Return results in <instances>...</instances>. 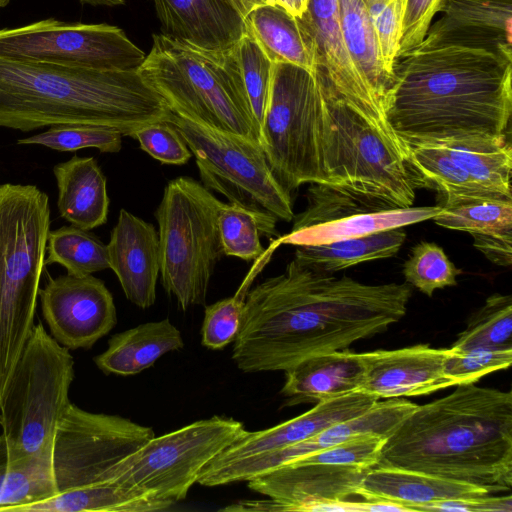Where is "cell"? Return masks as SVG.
Listing matches in <instances>:
<instances>
[{
  "label": "cell",
  "instance_id": "obj_1",
  "mask_svg": "<svg viewBox=\"0 0 512 512\" xmlns=\"http://www.w3.org/2000/svg\"><path fill=\"white\" fill-rule=\"evenodd\" d=\"M405 283L364 284L294 258L283 273L248 290L232 359L245 373L279 371L318 353L382 333L407 311Z\"/></svg>",
  "mask_w": 512,
  "mask_h": 512
},
{
  "label": "cell",
  "instance_id": "obj_2",
  "mask_svg": "<svg viewBox=\"0 0 512 512\" xmlns=\"http://www.w3.org/2000/svg\"><path fill=\"white\" fill-rule=\"evenodd\" d=\"M512 61L453 44L425 45L398 58L386 118L407 145L506 135Z\"/></svg>",
  "mask_w": 512,
  "mask_h": 512
},
{
  "label": "cell",
  "instance_id": "obj_3",
  "mask_svg": "<svg viewBox=\"0 0 512 512\" xmlns=\"http://www.w3.org/2000/svg\"><path fill=\"white\" fill-rule=\"evenodd\" d=\"M418 405L386 439L377 465L466 482L512 486V393L474 383Z\"/></svg>",
  "mask_w": 512,
  "mask_h": 512
},
{
  "label": "cell",
  "instance_id": "obj_4",
  "mask_svg": "<svg viewBox=\"0 0 512 512\" xmlns=\"http://www.w3.org/2000/svg\"><path fill=\"white\" fill-rule=\"evenodd\" d=\"M173 112L138 70L70 67L0 56V127L30 132L60 124L129 136Z\"/></svg>",
  "mask_w": 512,
  "mask_h": 512
},
{
  "label": "cell",
  "instance_id": "obj_5",
  "mask_svg": "<svg viewBox=\"0 0 512 512\" xmlns=\"http://www.w3.org/2000/svg\"><path fill=\"white\" fill-rule=\"evenodd\" d=\"M170 110L187 120L259 143L234 47L203 50L164 34L138 69Z\"/></svg>",
  "mask_w": 512,
  "mask_h": 512
},
{
  "label": "cell",
  "instance_id": "obj_6",
  "mask_svg": "<svg viewBox=\"0 0 512 512\" xmlns=\"http://www.w3.org/2000/svg\"><path fill=\"white\" fill-rule=\"evenodd\" d=\"M50 204L31 184H0V404L34 326Z\"/></svg>",
  "mask_w": 512,
  "mask_h": 512
},
{
  "label": "cell",
  "instance_id": "obj_7",
  "mask_svg": "<svg viewBox=\"0 0 512 512\" xmlns=\"http://www.w3.org/2000/svg\"><path fill=\"white\" fill-rule=\"evenodd\" d=\"M316 78L323 100V158L330 184L398 207L412 206L416 184L408 165V145L342 101L320 69Z\"/></svg>",
  "mask_w": 512,
  "mask_h": 512
},
{
  "label": "cell",
  "instance_id": "obj_8",
  "mask_svg": "<svg viewBox=\"0 0 512 512\" xmlns=\"http://www.w3.org/2000/svg\"><path fill=\"white\" fill-rule=\"evenodd\" d=\"M70 350L34 324L0 404V426L15 459L51 458L56 429L72 403Z\"/></svg>",
  "mask_w": 512,
  "mask_h": 512
},
{
  "label": "cell",
  "instance_id": "obj_9",
  "mask_svg": "<svg viewBox=\"0 0 512 512\" xmlns=\"http://www.w3.org/2000/svg\"><path fill=\"white\" fill-rule=\"evenodd\" d=\"M222 203L204 185L180 176L168 182L156 209L162 285L184 311L205 304L224 255L218 227Z\"/></svg>",
  "mask_w": 512,
  "mask_h": 512
},
{
  "label": "cell",
  "instance_id": "obj_10",
  "mask_svg": "<svg viewBox=\"0 0 512 512\" xmlns=\"http://www.w3.org/2000/svg\"><path fill=\"white\" fill-rule=\"evenodd\" d=\"M323 100L316 74L273 63L259 145L282 187L291 194L305 183H328L323 158Z\"/></svg>",
  "mask_w": 512,
  "mask_h": 512
},
{
  "label": "cell",
  "instance_id": "obj_11",
  "mask_svg": "<svg viewBox=\"0 0 512 512\" xmlns=\"http://www.w3.org/2000/svg\"><path fill=\"white\" fill-rule=\"evenodd\" d=\"M170 122L195 156L199 175L208 190L229 203L253 212L268 237L279 236L278 220L294 218L291 194L272 173L259 143L221 132L172 114Z\"/></svg>",
  "mask_w": 512,
  "mask_h": 512
},
{
  "label": "cell",
  "instance_id": "obj_12",
  "mask_svg": "<svg viewBox=\"0 0 512 512\" xmlns=\"http://www.w3.org/2000/svg\"><path fill=\"white\" fill-rule=\"evenodd\" d=\"M247 431L242 422L215 415L153 436L112 468L106 484L175 504L186 498L204 469Z\"/></svg>",
  "mask_w": 512,
  "mask_h": 512
},
{
  "label": "cell",
  "instance_id": "obj_13",
  "mask_svg": "<svg viewBox=\"0 0 512 512\" xmlns=\"http://www.w3.org/2000/svg\"><path fill=\"white\" fill-rule=\"evenodd\" d=\"M153 436L151 427L71 403L51 451L56 494L106 484L112 468Z\"/></svg>",
  "mask_w": 512,
  "mask_h": 512
},
{
  "label": "cell",
  "instance_id": "obj_14",
  "mask_svg": "<svg viewBox=\"0 0 512 512\" xmlns=\"http://www.w3.org/2000/svg\"><path fill=\"white\" fill-rule=\"evenodd\" d=\"M0 56L122 71L138 70L146 57L117 26L55 18L0 29Z\"/></svg>",
  "mask_w": 512,
  "mask_h": 512
},
{
  "label": "cell",
  "instance_id": "obj_15",
  "mask_svg": "<svg viewBox=\"0 0 512 512\" xmlns=\"http://www.w3.org/2000/svg\"><path fill=\"white\" fill-rule=\"evenodd\" d=\"M418 405L399 398L379 399L364 413L331 425L293 445L220 465H208L197 483L216 487L248 480L270 472L298 458L326 449L362 434L388 438Z\"/></svg>",
  "mask_w": 512,
  "mask_h": 512
},
{
  "label": "cell",
  "instance_id": "obj_16",
  "mask_svg": "<svg viewBox=\"0 0 512 512\" xmlns=\"http://www.w3.org/2000/svg\"><path fill=\"white\" fill-rule=\"evenodd\" d=\"M39 298L50 334L69 350L91 348L117 323L112 294L92 274L49 276Z\"/></svg>",
  "mask_w": 512,
  "mask_h": 512
},
{
  "label": "cell",
  "instance_id": "obj_17",
  "mask_svg": "<svg viewBox=\"0 0 512 512\" xmlns=\"http://www.w3.org/2000/svg\"><path fill=\"white\" fill-rule=\"evenodd\" d=\"M369 469L358 466L293 461L247 481L268 499L249 500L251 512H309L316 503L358 496Z\"/></svg>",
  "mask_w": 512,
  "mask_h": 512
},
{
  "label": "cell",
  "instance_id": "obj_18",
  "mask_svg": "<svg viewBox=\"0 0 512 512\" xmlns=\"http://www.w3.org/2000/svg\"><path fill=\"white\" fill-rule=\"evenodd\" d=\"M299 19L314 38L319 69L336 95L373 125L396 135L347 51L338 0H309Z\"/></svg>",
  "mask_w": 512,
  "mask_h": 512
},
{
  "label": "cell",
  "instance_id": "obj_19",
  "mask_svg": "<svg viewBox=\"0 0 512 512\" xmlns=\"http://www.w3.org/2000/svg\"><path fill=\"white\" fill-rule=\"evenodd\" d=\"M162 34L209 51L232 49L246 30L249 0H153Z\"/></svg>",
  "mask_w": 512,
  "mask_h": 512
},
{
  "label": "cell",
  "instance_id": "obj_20",
  "mask_svg": "<svg viewBox=\"0 0 512 512\" xmlns=\"http://www.w3.org/2000/svg\"><path fill=\"white\" fill-rule=\"evenodd\" d=\"M448 352L426 344L364 352L366 370L361 391L387 399L426 395L455 386L444 373Z\"/></svg>",
  "mask_w": 512,
  "mask_h": 512
},
{
  "label": "cell",
  "instance_id": "obj_21",
  "mask_svg": "<svg viewBox=\"0 0 512 512\" xmlns=\"http://www.w3.org/2000/svg\"><path fill=\"white\" fill-rule=\"evenodd\" d=\"M107 246L109 268L126 298L142 309L156 300L160 275V246L153 224L121 209Z\"/></svg>",
  "mask_w": 512,
  "mask_h": 512
},
{
  "label": "cell",
  "instance_id": "obj_22",
  "mask_svg": "<svg viewBox=\"0 0 512 512\" xmlns=\"http://www.w3.org/2000/svg\"><path fill=\"white\" fill-rule=\"evenodd\" d=\"M422 44L485 49L512 61V0H445Z\"/></svg>",
  "mask_w": 512,
  "mask_h": 512
},
{
  "label": "cell",
  "instance_id": "obj_23",
  "mask_svg": "<svg viewBox=\"0 0 512 512\" xmlns=\"http://www.w3.org/2000/svg\"><path fill=\"white\" fill-rule=\"evenodd\" d=\"M377 400L372 394L357 391L318 402L307 412L276 426L260 431H247L209 465L225 464L301 442L331 425L361 415Z\"/></svg>",
  "mask_w": 512,
  "mask_h": 512
},
{
  "label": "cell",
  "instance_id": "obj_24",
  "mask_svg": "<svg viewBox=\"0 0 512 512\" xmlns=\"http://www.w3.org/2000/svg\"><path fill=\"white\" fill-rule=\"evenodd\" d=\"M365 370L363 353L344 349L314 354L285 370L281 394L286 406L338 398L361 391Z\"/></svg>",
  "mask_w": 512,
  "mask_h": 512
},
{
  "label": "cell",
  "instance_id": "obj_25",
  "mask_svg": "<svg viewBox=\"0 0 512 512\" xmlns=\"http://www.w3.org/2000/svg\"><path fill=\"white\" fill-rule=\"evenodd\" d=\"M488 494V489L474 484L384 465L365 473L358 492L364 500L394 502L407 511H420L422 506L436 501Z\"/></svg>",
  "mask_w": 512,
  "mask_h": 512
},
{
  "label": "cell",
  "instance_id": "obj_26",
  "mask_svg": "<svg viewBox=\"0 0 512 512\" xmlns=\"http://www.w3.org/2000/svg\"><path fill=\"white\" fill-rule=\"evenodd\" d=\"M58 189L57 207L62 218L83 230L107 222V181L93 157L73 156L53 167Z\"/></svg>",
  "mask_w": 512,
  "mask_h": 512
},
{
  "label": "cell",
  "instance_id": "obj_27",
  "mask_svg": "<svg viewBox=\"0 0 512 512\" xmlns=\"http://www.w3.org/2000/svg\"><path fill=\"white\" fill-rule=\"evenodd\" d=\"M245 24L272 63H289L316 74L319 61L314 38L283 6L277 2L254 6Z\"/></svg>",
  "mask_w": 512,
  "mask_h": 512
},
{
  "label": "cell",
  "instance_id": "obj_28",
  "mask_svg": "<svg viewBox=\"0 0 512 512\" xmlns=\"http://www.w3.org/2000/svg\"><path fill=\"white\" fill-rule=\"evenodd\" d=\"M181 332L168 319L138 325L113 335L107 349L94 357L105 374L135 375L168 352L182 349Z\"/></svg>",
  "mask_w": 512,
  "mask_h": 512
},
{
  "label": "cell",
  "instance_id": "obj_29",
  "mask_svg": "<svg viewBox=\"0 0 512 512\" xmlns=\"http://www.w3.org/2000/svg\"><path fill=\"white\" fill-rule=\"evenodd\" d=\"M441 210L438 206L395 207L383 211L357 213L342 219L306 227L279 236L280 245H315L360 237L375 232L405 227L431 220Z\"/></svg>",
  "mask_w": 512,
  "mask_h": 512
},
{
  "label": "cell",
  "instance_id": "obj_30",
  "mask_svg": "<svg viewBox=\"0 0 512 512\" xmlns=\"http://www.w3.org/2000/svg\"><path fill=\"white\" fill-rule=\"evenodd\" d=\"M406 240L403 227L336 240L296 246L294 259L314 270L333 273L351 266L393 257Z\"/></svg>",
  "mask_w": 512,
  "mask_h": 512
},
{
  "label": "cell",
  "instance_id": "obj_31",
  "mask_svg": "<svg viewBox=\"0 0 512 512\" xmlns=\"http://www.w3.org/2000/svg\"><path fill=\"white\" fill-rule=\"evenodd\" d=\"M338 3L347 51L386 114L393 79L384 69L367 6L362 0H338Z\"/></svg>",
  "mask_w": 512,
  "mask_h": 512
},
{
  "label": "cell",
  "instance_id": "obj_32",
  "mask_svg": "<svg viewBox=\"0 0 512 512\" xmlns=\"http://www.w3.org/2000/svg\"><path fill=\"white\" fill-rule=\"evenodd\" d=\"M485 190L512 198V148L507 135L476 136L442 143Z\"/></svg>",
  "mask_w": 512,
  "mask_h": 512
},
{
  "label": "cell",
  "instance_id": "obj_33",
  "mask_svg": "<svg viewBox=\"0 0 512 512\" xmlns=\"http://www.w3.org/2000/svg\"><path fill=\"white\" fill-rule=\"evenodd\" d=\"M173 505L109 483L56 494L20 507L16 512H152L164 511Z\"/></svg>",
  "mask_w": 512,
  "mask_h": 512
},
{
  "label": "cell",
  "instance_id": "obj_34",
  "mask_svg": "<svg viewBox=\"0 0 512 512\" xmlns=\"http://www.w3.org/2000/svg\"><path fill=\"white\" fill-rule=\"evenodd\" d=\"M56 495L51 458L15 459L3 434L0 435V512Z\"/></svg>",
  "mask_w": 512,
  "mask_h": 512
},
{
  "label": "cell",
  "instance_id": "obj_35",
  "mask_svg": "<svg viewBox=\"0 0 512 512\" xmlns=\"http://www.w3.org/2000/svg\"><path fill=\"white\" fill-rule=\"evenodd\" d=\"M307 206L294 216L291 231L328 223L357 213L383 211L398 207L380 198L339 185L311 183Z\"/></svg>",
  "mask_w": 512,
  "mask_h": 512
},
{
  "label": "cell",
  "instance_id": "obj_36",
  "mask_svg": "<svg viewBox=\"0 0 512 512\" xmlns=\"http://www.w3.org/2000/svg\"><path fill=\"white\" fill-rule=\"evenodd\" d=\"M439 206L431 220L441 227L470 234L512 231V199L447 195Z\"/></svg>",
  "mask_w": 512,
  "mask_h": 512
},
{
  "label": "cell",
  "instance_id": "obj_37",
  "mask_svg": "<svg viewBox=\"0 0 512 512\" xmlns=\"http://www.w3.org/2000/svg\"><path fill=\"white\" fill-rule=\"evenodd\" d=\"M408 148V165L414 176L417 173L432 183L443 196L508 198L479 186L443 145L419 144Z\"/></svg>",
  "mask_w": 512,
  "mask_h": 512
},
{
  "label": "cell",
  "instance_id": "obj_38",
  "mask_svg": "<svg viewBox=\"0 0 512 512\" xmlns=\"http://www.w3.org/2000/svg\"><path fill=\"white\" fill-rule=\"evenodd\" d=\"M46 254L45 266L60 264L72 276L91 275L109 268L107 246L74 225L49 231Z\"/></svg>",
  "mask_w": 512,
  "mask_h": 512
},
{
  "label": "cell",
  "instance_id": "obj_39",
  "mask_svg": "<svg viewBox=\"0 0 512 512\" xmlns=\"http://www.w3.org/2000/svg\"><path fill=\"white\" fill-rule=\"evenodd\" d=\"M512 349V297L494 293L468 318L453 349Z\"/></svg>",
  "mask_w": 512,
  "mask_h": 512
},
{
  "label": "cell",
  "instance_id": "obj_40",
  "mask_svg": "<svg viewBox=\"0 0 512 512\" xmlns=\"http://www.w3.org/2000/svg\"><path fill=\"white\" fill-rule=\"evenodd\" d=\"M122 134L112 128L81 123L60 124L46 131L20 138L18 145H40L46 148L72 152L94 148L102 153H116L122 147Z\"/></svg>",
  "mask_w": 512,
  "mask_h": 512
},
{
  "label": "cell",
  "instance_id": "obj_41",
  "mask_svg": "<svg viewBox=\"0 0 512 512\" xmlns=\"http://www.w3.org/2000/svg\"><path fill=\"white\" fill-rule=\"evenodd\" d=\"M218 227L224 255L250 261L265 251L261 233L266 237L263 222L251 211L232 203H222L218 215Z\"/></svg>",
  "mask_w": 512,
  "mask_h": 512
},
{
  "label": "cell",
  "instance_id": "obj_42",
  "mask_svg": "<svg viewBox=\"0 0 512 512\" xmlns=\"http://www.w3.org/2000/svg\"><path fill=\"white\" fill-rule=\"evenodd\" d=\"M461 273L442 247L427 241L417 243L403 265L406 282L429 297L437 289L457 285Z\"/></svg>",
  "mask_w": 512,
  "mask_h": 512
},
{
  "label": "cell",
  "instance_id": "obj_43",
  "mask_svg": "<svg viewBox=\"0 0 512 512\" xmlns=\"http://www.w3.org/2000/svg\"><path fill=\"white\" fill-rule=\"evenodd\" d=\"M258 271L257 267L251 270L235 295L205 306L201 328L203 346L220 350L234 342L240 331L246 294Z\"/></svg>",
  "mask_w": 512,
  "mask_h": 512
},
{
  "label": "cell",
  "instance_id": "obj_44",
  "mask_svg": "<svg viewBox=\"0 0 512 512\" xmlns=\"http://www.w3.org/2000/svg\"><path fill=\"white\" fill-rule=\"evenodd\" d=\"M234 50L245 90L260 128L270 90L273 63L248 31L234 46Z\"/></svg>",
  "mask_w": 512,
  "mask_h": 512
},
{
  "label": "cell",
  "instance_id": "obj_45",
  "mask_svg": "<svg viewBox=\"0 0 512 512\" xmlns=\"http://www.w3.org/2000/svg\"><path fill=\"white\" fill-rule=\"evenodd\" d=\"M512 349L449 348L444 361V373L456 385L475 383L483 376L510 367Z\"/></svg>",
  "mask_w": 512,
  "mask_h": 512
},
{
  "label": "cell",
  "instance_id": "obj_46",
  "mask_svg": "<svg viewBox=\"0 0 512 512\" xmlns=\"http://www.w3.org/2000/svg\"><path fill=\"white\" fill-rule=\"evenodd\" d=\"M129 136L138 141L143 151L164 164L182 165L191 158L185 140L168 120L146 123Z\"/></svg>",
  "mask_w": 512,
  "mask_h": 512
},
{
  "label": "cell",
  "instance_id": "obj_47",
  "mask_svg": "<svg viewBox=\"0 0 512 512\" xmlns=\"http://www.w3.org/2000/svg\"><path fill=\"white\" fill-rule=\"evenodd\" d=\"M386 439L375 434H362L294 461L370 469L378 464Z\"/></svg>",
  "mask_w": 512,
  "mask_h": 512
},
{
  "label": "cell",
  "instance_id": "obj_48",
  "mask_svg": "<svg viewBox=\"0 0 512 512\" xmlns=\"http://www.w3.org/2000/svg\"><path fill=\"white\" fill-rule=\"evenodd\" d=\"M385 71L393 79L402 35L403 0H385L367 6Z\"/></svg>",
  "mask_w": 512,
  "mask_h": 512
},
{
  "label": "cell",
  "instance_id": "obj_49",
  "mask_svg": "<svg viewBox=\"0 0 512 512\" xmlns=\"http://www.w3.org/2000/svg\"><path fill=\"white\" fill-rule=\"evenodd\" d=\"M444 2L445 0H403L402 35L398 58L422 42L432 18L441 10Z\"/></svg>",
  "mask_w": 512,
  "mask_h": 512
},
{
  "label": "cell",
  "instance_id": "obj_50",
  "mask_svg": "<svg viewBox=\"0 0 512 512\" xmlns=\"http://www.w3.org/2000/svg\"><path fill=\"white\" fill-rule=\"evenodd\" d=\"M420 511H463V512H511L512 498L508 496H490L449 499L436 501L421 507Z\"/></svg>",
  "mask_w": 512,
  "mask_h": 512
},
{
  "label": "cell",
  "instance_id": "obj_51",
  "mask_svg": "<svg viewBox=\"0 0 512 512\" xmlns=\"http://www.w3.org/2000/svg\"><path fill=\"white\" fill-rule=\"evenodd\" d=\"M473 246L490 262L509 267L512 263V231L500 233H471Z\"/></svg>",
  "mask_w": 512,
  "mask_h": 512
},
{
  "label": "cell",
  "instance_id": "obj_52",
  "mask_svg": "<svg viewBox=\"0 0 512 512\" xmlns=\"http://www.w3.org/2000/svg\"><path fill=\"white\" fill-rule=\"evenodd\" d=\"M288 12L297 18H301L306 12L309 0H277Z\"/></svg>",
  "mask_w": 512,
  "mask_h": 512
},
{
  "label": "cell",
  "instance_id": "obj_53",
  "mask_svg": "<svg viewBox=\"0 0 512 512\" xmlns=\"http://www.w3.org/2000/svg\"><path fill=\"white\" fill-rule=\"evenodd\" d=\"M83 4H89L92 6H107L114 7L118 5H123L125 3L124 0H79Z\"/></svg>",
  "mask_w": 512,
  "mask_h": 512
},
{
  "label": "cell",
  "instance_id": "obj_54",
  "mask_svg": "<svg viewBox=\"0 0 512 512\" xmlns=\"http://www.w3.org/2000/svg\"><path fill=\"white\" fill-rule=\"evenodd\" d=\"M250 3L254 6L262 5V4H269V3H275L277 0H249Z\"/></svg>",
  "mask_w": 512,
  "mask_h": 512
},
{
  "label": "cell",
  "instance_id": "obj_55",
  "mask_svg": "<svg viewBox=\"0 0 512 512\" xmlns=\"http://www.w3.org/2000/svg\"><path fill=\"white\" fill-rule=\"evenodd\" d=\"M366 6L370 5V4H373V3H377V2H382V1H385V0H362Z\"/></svg>",
  "mask_w": 512,
  "mask_h": 512
},
{
  "label": "cell",
  "instance_id": "obj_56",
  "mask_svg": "<svg viewBox=\"0 0 512 512\" xmlns=\"http://www.w3.org/2000/svg\"><path fill=\"white\" fill-rule=\"evenodd\" d=\"M11 0H0V9L6 7Z\"/></svg>",
  "mask_w": 512,
  "mask_h": 512
},
{
  "label": "cell",
  "instance_id": "obj_57",
  "mask_svg": "<svg viewBox=\"0 0 512 512\" xmlns=\"http://www.w3.org/2000/svg\"><path fill=\"white\" fill-rule=\"evenodd\" d=\"M0 422H1V417H0Z\"/></svg>",
  "mask_w": 512,
  "mask_h": 512
}]
</instances>
